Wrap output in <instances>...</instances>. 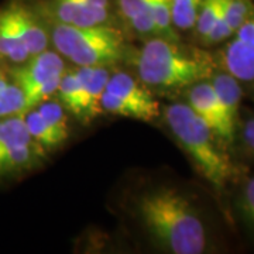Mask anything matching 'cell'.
Wrapping results in <instances>:
<instances>
[{"label": "cell", "instance_id": "1", "mask_svg": "<svg viewBox=\"0 0 254 254\" xmlns=\"http://www.w3.org/2000/svg\"><path fill=\"white\" fill-rule=\"evenodd\" d=\"M145 229L168 252L200 254L208 249V233L196 208L184 193L160 188L144 193L137 203Z\"/></svg>", "mask_w": 254, "mask_h": 254}, {"label": "cell", "instance_id": "2", "mask_svg": "<svg viewBox=\"0 0 254 254\" xmlns=\"http://www.w3.org/2000/svg\"><path fill=\"white\" fill-rule=\"evenodd\" d=\"M164 116L196 171L213 190L222 193L235 175V167L212 128L190 109L188 103L170 105Z\"/></svg>", "mask_w": 254, "mask_h": 254}, {"label": "cell", "instance_id": "3", "mask_svg": "<svg viewBox=\"0 0 254 254\" xmlns=\"http://www.w3.org/2000/svg\"><path fill=\"white\" fill-rule=\"evenodd\" d=\"M215 65L199 51H184L174 41L161 37L145 43L137 57L141 81L151 86L182 88L212 76Z\"/></svg>", "mask_w": 254, "mask_h": 254}, {"label": "cell", "instance_id": "4", "mask_svg": "<svg viewBox=\"0 0 254 254\" xmlns=\"http://www.w3.org/2000/svg\"><path fill=\"white\" fill-rule=\"evenodd\" d=\"M51 38L55 48L78 66H108L123 54V38L108 24L78 27L57 21Z\"/></svg>", "mask_w": 254, "mask_h": 254}, {"label": "cell", "instance_id": "5", "mask_svg": "<svg viewBox=\"0 0 254 254\" xmlns=\"http://www.w3.org/2000/svg\"><path fill=\"white\" fill-rule=\"evenodd\" d=\"M99 103L100 109L125 118L150 122L160 116L158 103L151 93L125 72L110 76Z\"/></svg>", "mask_w": 254, "mask_h": 254}, {"label": "cell", "instance_id": "6", "mask_svg": "<svg viewBox=\"0 0 254 254\" xmlns=\"http://www.w3.org/2000/svg\"><path fill=\"white\" fill-rule=\"evenodd\" d=\"M41 145L28 133L23 113L0 119V180L36 165Z\"/></svg>", "mask_w": 254, "mask_h": 254}, {"label": "cell", "instance_id": "7", "mask_svg": "<svg viewBox=\"0 0 254 254\" xmlns=\"http://www.w3.org/2000/svg\"><path fill=\"white\" fill-rule=\"evenodd\" d=\"M188 105L212 128L222 144L226 147L233 143L236 136V127L232 126L227 120L210 82L205 79L190 85Z\"/></svg>", "mask_w": 254, "mask_h": 254}, {"label": "cell", "instance_id": "8", "mask_svg": "<svg viewBox=\"0 0 254 254\" xmlns=\"http://www.w3.org/2000/svg\"><path fill=\"white\" fill-rule=\"evenodd\" d=\"M232 37L222 53L223 68L239 82L254 83V6Z\"/></svg>", "mask_w": 254, "mask_h": 254}, {"label": "cell", "instance_id": "9", "mask_svg": "<svg viewBox=\"0 0 254 254\" xmlns=\"http://www.w3.org/2000/svg\"><path fill=\"white\" fill-rule=\"evenodd\" d=\"M55 21L78 27L106 24L110 0H44Z\"/></svg>", "mask_w": 254, "mask_h": 254}, {"label": "cell", "instance_id": "10", "mask_svg": "<svg viewBox=\"0 0 254 254\" xmlns=\"http://www.w3.org/2000/svg\"><path fill=\"white\" fill-rule=\"evenodd\" d=\"M65 72V64L63 58L53 51H41L30 57L26 63L13 66L9 71L11 79L21 88L23 93L33 91L34 88L63 76Z\"/></svg>", "mask_w": 254, "mask_h": 254}, {"label": "cell", "instance_id": "11", "mask_svg": "<svg viewBox=\"0 0 254 254\" xmlns=\"http://www.w3.org/2000/svg\"><path fill=\"white\" fill-rule=\"evenodd\" d=\"M10 14L17 28V33L30 55L38 54L47 50L48 36L43 27L34 7L27 0H7Z\"/></svg>", "mask_w": 254, "mask_h": 254}, {"label": "cell", "instance_id": "12", "mask_svg": "<svg viewBox=\"0 0 254 254\" xmlns=\"http://www.w3.org/2000/svg\"><path fill=\"white\" fill-rule=\"evenodd\" d=\"M82 92V119L89 120L100 112V96L110 78L106 66H79L75 71Z\"/></svg>", "mask_w": 254, "mask_h": 254}, {"label": "cell", "instance_id": "13", "mask_svg": "<svg viewBox=\"0 0 254 254\" xmlns=\"http://www.w3.org/2000/svg\"><path fill=\"white\" fill-rule=\"evenodd\" d=\"M31 55L18 36L17 28L10 14L7 3L0 6V60L20 65L26 63Z\"/></svg>", "mask_w": 254, "mask_h": 254}, {"label": "cell", "instance_id": "14", "mask_svg": "<svg viewBox=\"0 0 254 254\" xmlns=\"http://www.w3.org/2000/svg\"><path fill=\"white\" fill-rule=\"evenodd\" d=\"M210 83L215 89L219 102L223 108L227 120L232 126H237V116H239V108L243 96V89L240 86V82L237 81L233 75L229 72L212 73L209 78Z\"/></svg>", "mask_w": 254, "mask_h": 254}, {"label": "cell", "instance_id": "15", "mask_svg": "<svg viewBox=\"0 0 254 254\" xmlns=\"http://www.w3.org/2000/svg\"><path fill=\"white\" fill-rule=\"evenodd\" d=\"M153 1L154 0H118V6L134 31L144 36H157L153 18Z\"/></svg>", "mask_w": 254, "mask_h": 254}, {"label": "cell", "instance_id": "16", "mask_svg": "<svg viewBox=\"0 0 254 254\" xmlns=\"http://www.w3.org/2000/svg\"><path fill=\"white\" fill-rule=\"evenodd\" d=\"M26 112V99L21 88L0 71V119Z\"/></svg>", "mask_w": 254, "mask_h": 254}, {"label": "cell", "instance_id": "17", "mask_svg": "<svg viewBox=\"0 0 254 254\" xmlns=\"http://www.w3.org/2000/svg\"><path fill=\"white\" fill-rule=\"evenodd\" d=\"M57 92L64 109L71 112L78 119H82V92L75 71H65L63 73Z\"/></svg>", "mask_w": 254, "mask_h": 254}, {"label": "cell", "instance_id": "18", "mask_svg": "<svg viewBox=\"0 0 254 254\" xmlns=\"http://www.w3.org/2000/svg\"><path fill=\"white\" fill-rule=\"evenodd\" d=\"M226 0H202L195 27L202 41L206 40L209 33L216 27L223 17Z\"/></svg>", "mask_w": 254, "mask_h": 254}, {"label": "cell", "instance_id": "19", "mask_svg": "<svg viewBox=\"0 0 254 254\" xmlns=\"http://www.w3.org/2000/svg\"><path fill=\"white\" fill-rule=\"evenodd\" d=\"M23 118H24V122H26V126H27L31 138L41 147H55V145L61 144L58 137L55 136L51 127L48 126V123L40 115V112L36 108L24 112Z\"/></svg>", "mask_w": 254, "mask_h": 254}, {"label": "cell", "instance_id": "20", "mask_svg": "<svg viewBox=\"0 0 254 254\" xmlns=\"http://www.w3.org/2000/svg\"><path fill=\"white\" fill-rule=\"evenodd\" d=\"M36 109L40 112V115L44 118L48 126L51 127V130L55 133V136L58 137V140L64 143L68 136V125H66V116L64 113V106L61 103L55 102V100H43L41 103H38Z\"/></svg>", "mask_w": 254, "mask_h": 254}, {"label": "cell", "instance_id": "21", "mask_svg": "<svg viewBox=\"0 0 254 254\" xmlns=\"http://www.w3.org/2000/svg\"><path fill=\"white\" fill-rule=\"evenodd\" d=\"M202 0H173L171 21L174 27L190 30L195 27Z\"/></svg>", "mask_w": 254, "mask_h": 254}, {"label": "cell", "instance_id": "22", "mask_svg": "<svg viewBox=\"0 0 254 254\" xmlns=\"http://www.w3.org/2000/svg\"><path fill=\"white\" fill-rule=\"evenodd\" d=\"M242 208L249 220L254 225V177L246 182L242 192Z\"/></svg>", "mask_w": 254, "mask_h": 254}, {"label": "cell", "instance_id": "23", "mask_svg": "<svg viewBox=\"0 0 254 254\" xmlns=\"http://www.w3.org/2000/svg\"><path fill=\"white\" fill-rule=\"evenodd\" d=\"M242 138L245 143L246 150L254 155V118L247 120L243 126V131H242Z\"/></svg>", "mask_w": 254, "mask_h": 254}]
</instances>
